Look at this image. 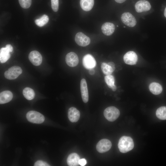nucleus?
<instances>
[{"label": "nucleus", "instance_id": "f257e3e1", "mask_svg": "<svg viewBox=\"0 0 166 166\" xmlns=\"http://www.w3.org/2000/svg\"><path fill=\"white\" fill-rule=\"evenodd\" d=\"M134 144L132 139L130 137L123 136L120 139L118 144L119 151L122 153H126L132 150Z\"/></svg>", "mask_w": 166, "mask_h": 166}, {"label": "nucleus", "instance_id": "f03ea898", "mask_svg": "<svg viewBox=\"0 0 166 166\" xmlns=\"http://www.w3.org/2000/svg\"><path fill=\"white\" fill-rule=\"evenodd\" d=\"M119 110L114 106H110L106 108L104 111L105 117L109 121L112 122L116 120L119 117Z\"/></svg>", "mask_w": 166, "mask_h": 166}, {"label": "nucleus", "instance_id": "7ed1b4c3", "mask_svg": "<svg viewBox=\"0 0 166 166\" xmlns=\"http://www.w3.org/2000/svg\"><path fill=\"white\" fill-rule=\"evenodd\" d=\"M27 120L30 122L35 124H41L45 120L44 116L40 113L35 111H30L26 114Z\"/></svg>", "mask_w": 166, "mask_h": 166}, {"label": "nucleus", "instance_id": "20e7f679", "mask_svg": "<svg viewBox=\"0 0 166 166\" xmlns=\"http://www.w3.org/2000/svg\"><path fill=\"white\" fill-rule=\"evenodd\" d=\"M22 72L21 67L17 66H13L8 69L4 73L6 78L9 80H14L17 78Z\"/></svg>", "mask_w": 166, "mask_h": 166}, {"label": "nucleus", "instance_id": "39448f33", "mask_svg": "<svg viewBox=\"0 0 166 166\" xmlns=\"http://www.w3.org/2000/svg\"><path fill=\"white\" fill-rule=\"evenodd\" d=\"M121 19L123 23L130 27H133L136 24L135 17L130 13L125 12L121 15Z\"/></svg>", "mask_w": 166, "mask_h": 166}, {"label": "nucleus", "instance_id": "423d86ee", "mask_svg": "<svg viewBox=\"0 0 166 166\" xmlns=\"http://www.w3.org/2000/svg\"><path fill=\"white\" fill-rule=\"evenodd\" d=\"M112 143L109 140L104 139L100 140L97 143L96 148L100 153H104L108 151L111 148Z\"/></svg>", "mask_w": 166, "mask_h": 166}, {"label": "nucleus", "instance_id": "0eeeda50", "mask_svg": "<svg viewBox=\"0 0 166 166\" xmlns=\"http://www.w3.org/2000/svg\"><path fill=\"white\" fill-rule=\"evenodd\" d=\"M75 40L77 44L83 47L88 45L90 42V38L81 32H78L76 34Z\"/></svg>", "mask_w": 166, "mask_h": 166}, {"label": "nucleus", "instance_id": "6e6552de", "mask_svg": "<svg viewBox=\"0 0 166 166\" xmlns=\"http://www.w3.org/2000/svg\"><path fill=\"white\" fill-rule=\"evenodd\" d=\"M82 64L85 68L89 70L93 69L96 66V62L93 56L88 54L85 55L83 57Z\"/></svg>", "mask_w": 166, "mask_h": 166}, {"label": "nucleus", "instance_id": "1a4fd4ad", "mask_svg": "<svg viewBox=\"0 0 166 166\" xmlns=\"http://www.w3.org/2000/svg\"><path fill=\"white\" fill-rule=\"evenodd\" d=\"M28 57L30 61L34 65L39 66L42 63V56L37 51L34 50L31 51L29 54Z\"/></svg>", "mask_w": 166, "mask_h": 166}, {"label": "nucleus", "instance_id": "9d476101", "mask_svg": "<svg viewBox=\"0 0 166 166\" xmlns=\"http://www.w3.org/2000/svg\"><path fill=\"white\" fill-rule=\"evenodd\" d=\"M135 9L138 13L148 11L151 8L150 3L145 0H141L137 2L135 5Z\"/></svg>", "mask_w": 166, "mask_h": 166}, {"label": "nucleus", "instance_id": "9b49d317", "mask_svg": "<svg viewBox=\"0 0 166 166\" xmlns=\"http://www.w3.org/2000/svg\"><path fill=\"white\" fill-rule=\"evenodd\" d=\"M123 59L126 64L132 65L136 63L138 57L135 52L133 51H129L124 54Z\"/></svg>", "mask_w": 166, "mask_h": 166}, {"label": "nucleus", "instance_id": "f8f14e48", "mask_svg": "<svg viewBox=\"0 0 166 166\" xmlns=\"http://www.w3.org/2000/svg\"><path fill=\"white\" fill-rule=\"evenodd\" d=\"M65 61L68 65L71 67H74L78 64L79 59L77 55L73 52H70L66 55Z\"/></svg>", "mask_w": 166, "mask_h": 166}, {"label": "nucleus", "instance_id": "ddd939ff", "mask_svg": "<svg viewBox=\"0 0 166 166\" xmlns=\"http://www.w3.org/2000/svg\"><path fill=\"white\" fill-rule=\"evenodd\" d=\"M80 89L82 100L86 103L88 101L89 95L87 83L85 79H82L81 81Z\"/></svg>", "mask_w": 166, "mask_h": 166}, {"label": "nucleus", "instance_id": "4468645a", "mask_svg": "<svg viewBox=\"0 0 166 166\" xmlns=\"http://www.w3.org/2000/svg\"><path fill=\"white\" fill-rule=\"evenodd\" d=\"M80 112L76 108L71 107L69 109L68 111V117L72 122H76L79 119Z\"/></svg>", "mask_w": 166, "mask_h": 166}, {"label": "nucleus", "instance_id": "2eb2a0df", "mask_svg": "<svg viewBox=\"0 0 166 166\" xmlns=\"http://www.w3.org/2000/svg\"><path fill=\"white\" fill-rule=\"evenodd\" d=\"M102 33L105 35L110 36L114 32L115 26L114 24L110 22H107L103 24L101 26Z\"/></svg>", "mask_w": 166, "mask_h": 166}, {"label": "nucleus", "instance_id": "dca6fc26", "mask_svg": "<svg viewBox=\"0 0 166 166\" xmlns=\"http://www.w3.org/2000/svg\"><path fill=\"white\" fill-rule=\"evenodd\" d=\"M80 159L79 155L75 153L70 154L67 158V163L69 166H77L79 165V161Z\"/></svg>", "mask_w": 166, "mask_h": 166}, {"label": "nucleus", "instance_id": "f3484780", "mask_svg": "<svg viewBox=\"0 0 166 166\" xmlns=\"http://www.w3.org/2000/svg\"><path fill=\"white\" fill-rule=\"evenodd\" d=\"M13 97V94L10 91L6 90L1 92L0 93V104H5L10 102Z\"/></svg>", "mask_w": 166, "mask_h": 166}, {"label": "nucleus", "instance_id": "a211bd4d", "mask_svg": "<svg viewBox=\"0 0 166 166\" xmlns=\"http://www.w3.org/2000/svg\"><path fill=\"white\" fill-rule=\"evenodd\" d=\"M94 4V0H80V5L81 8L85 11L91 10Z\"/></svg>", "mask_w": 166, "mask_h": 166}, {"label": "nucleus", "instance_id": "6ab92c4d", "mask_svg": "<svg viewBox=\"0 0 166 166\" xmlns=\"http://www.w3.org/2000/svg\"><path fill=\"white\" fill-rule=\"evenodd\" d=\"M149 89L153 94L156 95L160 94L162 91V87L159 83L156 82L151 83L149 85Z\"/></svg>", "mask_w": 166, "mask_h": 166}, {"label": "nucleus", "instance_id": "aec40b11", "mask_svg": "<svg viewBox=\"0 0 166 166\" xmlns=\"http://www.w3.org/2000/svg\"><path fill=\"white\" fill-rule=\"evenodd\" d=\"M10 52L6 47H2L0 50V61L1 63L6 62L10 57Z\"/></svg>", "mask_w": 166, "mask_h": 166}, {"label": "nucleus", "instance_id": "412c9836", "mask_svg": "<svg viewBox=\"0 0 166 166\" xmlns=\"http://www.w3.org/2000/svg\"><path fill=\"white\" fill-rule=\"evenodd\" d=\"M22 93L24 97L29 100L33 99L35 95L34 90L29 87L25 88L23 90Z\"/></svg>", "mask_w": 166, "mask_h": 166}, {"label": "nucleus", "instance_id": "4be33fe9", "mask_svg": "<svg viewBox=\"0 0 166 166\" xmlns=\"http://www.w3.org/2000/svg\"><path fill=\"white\" fill-rule=\"evenodd\" d=\"M156 115L160 120H166V106H162L158 108L156 111Z\"/></svg>", "mask_w": 166, "mask_h": 166}, {"label": "nucleus", "instance_id": "5701e85b", "mask_svg": "<svg viewBox=\"0 0 166 166\" xmlns=\"http://www.w3.org/2000/svg\"><path fill=\"white\" fill-rule=\"evenodd\" d=\"M102 71L106 75H111L114 71L112 68L107 63H102L101 65Z\"/></svg>", "mask_w": 166, "mask_h": 166}, {"label": "nucleus", "instance_id": "b1692460", "mask_svg": "<svg viewBox=\"0 0 166 166\" xmlns=\"http://www.w3.org/2000/svg\"><path fill=\"white\" fill-rule=\"evenodd\" d=\"M49 20L48 16L44 14L39 19H36L35 22L38 26L42 27L48 22Z\"/></svg>", "mask_w": 166, "mask_h": 166}, {"label": "nucleus", "instance_id": "393cba45", "mask_svg": "<svg viewBox=\"0 0 166 166\" xmlns=\"http://www.w3.org/2000/svg\"><path fill=\"white\" fill-rule=\"evenodd\" d=\"M105 81L108 87L111 89L115 85L114 77L111 75H107L105 77Z\"/></svg>", "mask_w": 166, "mask_h": 166}, {"label": "nucleus", "instance_id": "a878e982", "mask_svg": "<svg viewBox=\"0 0 166 166\" xmlns=\"http://www.w3.org/2000/svg\"><path fill=\"white\" fill-rule=\"evenodd\" d=\"M20 6L24 9L28 8L31 4V0H18Z\"/></svg>", "mask_w": 166, "mask_h": 166}, {"label": "nucleus", "instance_id": "bb28decb", "mask_svg": "<svg viewBox=\"0 0 166 166\" xmlns=\"http://www.w3.org/2000/svg\"><path fill=\"white\" fill-rule=\"evenodd\" d=\"M51 6L54 12H57L59 8L58 0H51Z\"/></svg>", "mask_w": 166, "mask_h": 166}, {"label": "nucleus", "instance_id": "cd10ccee", "mask_svg": "<svg viewBox=\"0 0 166 166\" xmlns=\"http://www.w3.org/2000/svg\"><path fill=\"white\" fill-rule=\"evenodd\" d=\"M34 166H49L47 163L42 160H38L36 162Z\"/></svg>", "mask_w": 166, "mask_h": 166}, {"label": "nucleus", "instance_id": "c85d7f7f", "mask_svg": "<svg viewBox=\"0 0 166 166\" xmlns=\"http://www.w3.org/2000/svg\"><path fill=\"white\" fill-rule=\"evenodd\" d=\"M86 161L85 159H80L79 161V164L82 166L85 165L86 164Z\"/></svg>", "mask_w": 166, "mask_h": 166}, {"label": "nucleus", "instance_id": "c756f323", "mask_svg": "<svg viewBox=\"0 0 166 166\" xmlns=\"http://www.w3.org/2000/svg\"><path fill=\"white\" fill-rule=\"evenodd\" d=\"M5 47L10 52H11L13 51V48L12 45L10 44L6 45Z\"/></svg>", "mask_w": 166, "mask_h": 166}, {"label": "nucleus", "instance_id": "7c9ffc66", "mask_svg": "<svg viewBox=\"0 0 166 166\" xmlns=\"http://www.w3.org/2000/svg\"><path fill=\"white\" fill-rule=\"evenodd\" d=\"M107 64L112 68L113 70L114 71L115 69V65L114 63L113 62H110L108 63Z\"/></svg>", "mask_w": 166, "mask_h": 166}, {"label": "nucleus", "instance_id": "2f4dec72", "mask_svg": "<svg viewBox=\"0 0 166 166\" xmlns=\"http://www.w3.org/2000/svg\"><path fill=\"white\" fill-rule=\"evenodd\" d=\"M95 73V70L93 69H89V73L91 75H93Z\"/></svg>", "mask_w": 166, "mask_h": 166}, {"label": "nucleus", "instance_id": "473e14b6", "mask_svg": "<svg viewBox=\"0 0 166 166\" xmlns=\"http://www.w3.org/2000/svg\"><path fill=\"white\" fill-rule=\"evenodd\" d=\"M115 1L118 3H122L124 2L126 0H115Z\"/></svg>", "mask_w": 166, "mask_h": 166}, {"label": "nucleus", "instance_id": "72a5a7b5", "mask_svg": "<svg viewBox=\"0 0 166 166\" xmlns=\"http://www.w3.org/2000/svg\"><path fill=\"white\" fill-rule=\"evenodd\" d=\"M111 89L113 91H115L117 89V86L115 85Z\"/></svg>", "mask_w": 166, "mask_h": 166}, {"label": "nucleus", "instance_id": "f704fd0d", "mask_svg": "<svg viewBox=\"0 0 166 166\" xmlns=\"http://www.w3.org/2000/svg\"><path fill=\"white\" fill-rule=\"evenodd\" d=\"M164 16L166 18V7L164 11Z\"/></svg>", "mask_w": 166, "mask_h": 166}, {"label": "nucleus", "instance_id": "c9c22d12", "mask_svg": "<svg viewBox=\"0 0 166 166\" xmlns=\"http://www.w3.org/2000/svg\"><path fill=\"white\" fill-rule=\"evenodd\" d=\"M124 27H125V26H124Z\"/></svg>", "mask_w": 166, "mask_h": 166}]
</instances>
